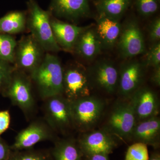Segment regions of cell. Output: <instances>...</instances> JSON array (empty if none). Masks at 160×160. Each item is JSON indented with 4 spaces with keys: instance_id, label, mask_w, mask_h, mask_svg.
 Wrapping results in <instances>:
<instances>
[{
    "instance_id": "d6986e66",
    "label": "cell",
    "mask_w": 160,
    "mask_h": 160,
    "mask_svg": "<svg viewBox=\"0 0 160 160\" xmlns=\"http://www.w3.org/2000/svg\"><path fill=\"white\" fill-rule=\"evenodd\" d=\"M122 26L120 21L98 16L94 28L103 49H112L117 45Z\"/></svg>"
},
{
    "instance_id": "f1b7e54d",
    "label": "cell",
    "mask_w": 160,
    "mask_h": 160,
    "mask_svg": "<svg viewBox=\"0 0 160 160\" xmlns=\"http://www.w3.org/2000/svg\"><path fill=\"white\" fill-rule=\"evenodd\" d=\"M10 115L8 110L0 111V136L9 128Z\"/></svg>"
},
{
    "instance_id": "3957f363",
    "label": "cell",
    "mask_w": 160,
    "mask_h": 160,
    "mask_svg": "<svg viewBox=\"0 0 160 160\" xmlns=\"http://www.w3.org/2000/svg\"><path fill=\"white\" fill-rule=\"evenodd\" d=\"M70 102L73 127L82 132L92 130L103 114L104 101L90 95Z\"/></svg>"
},
{
    "instance_id": "4fadbf2b",
    "label": "cell",
    "mask_w": 160,
    "mask_h": 160,
    "mask_svg": "<svg viewBox=\"0 0 160 160\" xmlns=\"http://www.w3.org/2000/svg\"><path fill=\"white\" fill-rule=\"evenodd\" d=\"M137 122L158 116L159 103L156 93L147 87H140L129 98Z\"/></svg>"
},
{
    "instance_id": "30bf717a",
    "label": "cell",
    "mask_w": 160,
    "mask_h": 160,
    "mask_svg": "<svg viewBox=\"0 0 160 160\" xmlns=\"http://www.w3.org/2000/svg\"><path fill=\"white\" fill-rule=\"evenodd\" d=\"M122 63L119 69L118 91L123 99H129L144 81L145 68L144 63L137 60H131Z\"/></svg>"
},
{
    "instance_id": "83f0119b",
    "label": "cell",
    "mask_w": 160,
    "mask_h": 160,
    "mask_svg": "<svg viewBox=\"0 0 160 160\" xmlns=\"http://www.w3.org/2000/svg\"><path fill=\"white\" fill-rule=\"evenodd\" d=\"M149 37L151 42L154 43L160 42V18L159 17L154 19L149 24Z\"/></svg>"
},
{
    "instance_id": "1f68e13d",
    "label": "cell",
    "mask_w": 160,
    "mask_h": 160,
    "mask_svg": "<svg viewBox=\"0 0 160 160\" xmlns=\"http://www.w3.org/2000/svg\"><path fill=\"white\" fill-rule=\"evenodd\" d=\"M151 81L155 85L160 86V66L154 68L151 77Z\"/></svg>"
},
{
    "instance_id": "d6a6232c",
    "label": "cell",
    "mask_w": 160,
    "mask_h": 160,
    "mask_svg": "<svg viewBox=\"0 0 160 160\" xmlns=\"http://www.w3.org/2000/svg\"><path fill=\"white\" fill-rule=\"evenodd\" d=\"M108 156L105 154H95L87 157V160H109Z\"/></svg>"
},
{
    "instance_id": "e0dca14e",
    "label": "cell",
    "mask_w": 160,
    "mask_h": 160,
    "mask_svg": "<svg viewBox=\"0 0 160 160\" xmlns=\"http://www.w3.org/2000/svg\"><path fill=\"white\" fill-rule=\"evenodd\" d=\"M160 137V120L156 116L137 122L130 140L156 148L159 145Z\"/></svg>"
},
{
    "instance_id": "4dcf8cb0",
    "label": "cell",
    "mask_w": 160,
    "mask_h": 160,
    "mask_svg": "<svg viewBox=\"0 0 160 160\" xmlns=\"http://www.w3.org/2000/svg\"><path fill=\"white\" fill-rule=\"evenodd\" d=\"M8 146L0 138V160H6L9 156Z\"/></svg>"
},
{
    "instance_id": "603a6c76",
    "label": "cell",
    "mask_w": 160,
    "mask_h": 160,
    "mask_svg": "<svg viewBox=\"0 0 160 160\" xmlns=\"http://www.w3.org/2000/svg\"><path fill=\"white\" fill-rule=\"evenodd\" d=\"M17 44L12 35L0 33V60L13 64Z\"/></svg>"
},
{
    "instance_id": "8fae6325",
    "label": "cell",
    "mask_w": 160,
    "mask_h": 160,
    "mask_svg": "<svg viewBox=\"0 0 160 160\" xmlns=\"http://www.w3.org/2000/svg\"><path fill=\"white\" fill-rule=\"evenodd\" d=\"M78 143L83 154L87 157L99 154L109 155L117 146L116 138L104 129L85 132Z\"/></svg>"
},
{
    "instance_id": "9a60e30c",
    "label": "cell",
    "mask_w": 160,
    "mask_h": 160,
    "mask_svg": "<svg viewBox=\"0 0 160 160\" xmlns=\"http://www.w3.org/2000/svg\"><path fill=\"white\" fill-rule=\"evenodd\" d=\"M51 26L55 40L63 50L73 52L80 35L89 26H79L66 22L52 16Z\"/></svg>"
},
{
    "instance_id": "6da1fadb",
    "label": "cell",
    "mask_w": 160,
    "mask_h": 160,
    "mask_svg": "<svg viewBox=\"0 0 160 160\" xmlns=\"http://www.w3.org/2000/svg\"><path fill=\"white\" fill-rule=\"evenodd\" d=\"M63 70L59 58L46 52L41 65L29 75L43 99L63 95Z\"/></svg>"
},
{
    "instance_id": "484cf974",
    "label": "cell",
    "mask_w": 160,
    "mask_h": 160,
    "mask_svg": "<svg viewBox=\"0 0 160 160\" xmlns=\"http://www.w3.org/2000/svg\"><path fill=\"white\" fill-rule=\"evenodd\" d=\"M10 63L0 60V90L5 89L11 79L15 69Z\"/></svg>"
},
{
    "instance_id": "4316f807",
    "label": "cell",
    "mask_w": 160,
    "mask_h": 160,
    "mask_svg": "<svg viewBox=\"0 0 160 160\" xmlns=\"http://www.w3.org/2000/svg\"><path fill=\"white\" fill-rule=\"evenodd\" d=\"M144 64L146 67L151 66L153 68L160 66V42L153 44L147 53Z\"/></svg>"
},
{
    "instance_id": "cb8c5ba5",
    "label": "cell",
    "mask_w": 160,
    "mask_h": 160,
    "mask_svg": "<svg viewBox=\"0 0 160 160\" xmlns=\"http://www.w3.org/2000/svg\"><path fill=\"white\" fill-rule=\"evenodd\" d=\"M160 0H135L138 13L143 18H148L157 12Z\"/></svg>"
},
{
    "instance_id": "8992f818",
    "label": "cell",
    "mask_w": 160,
    "mask_h": 160,
    "mask_svg": "<svg viewBox=\"0 0 160 160\" xmlns=\"http://www.w3.org/2000/svg\"><path fill=\"white\" fill-rule=\"evenodd\" d=\"M46 52L33 37L24 35L17 41L13 66L29 75L42 62Z\"/></svg>"
},
{
    "instance_id": "44dd1931",
    "label": "cell",
    "mask_w": 160,
    "mask_h": 160,
    "mask_svg": "<svg viewBox=\"0 0 160 160\" xmlns=\"http://www.w3.org/2000/svg\"><path fill=\"white\" fill-rule=\"evenodd\" d=\"M26 12H10L0 18V33L12 35L23 32L26 29Z\"/></svg>"
},
{
    "instance_id": "9c48e42d",
    "label": "cell",
    "mask_w": 160,
    "mask_h": 160,
    "mask_svg": "<svg viewBox=\"0 0 160 160\" xmlns=\"http://www.w3.org/2000/svg\"><path fill=\"white\" fill-rule=\"evenodd\" d=\"M45 100L46 122L53 131L65 132L73 127L69 100L63 95L54 96Z\"/></svg>"
},
{
    "instance_id": "7402d4cb",
    "label": "cell",
    "mask_w": 160,
    "mask_h": 160,
    "mask_svg": "<svg viewBox=\"0 0 160 160\" xmlns=\"http://www.w3.org/2000/svg\"><path fill=\"white\" fill-rule=\"evenodd\" d=\"M82 154L78 143L72 139L58 142L53 152L55 160H82Z\"/></svg>"
},
{
    "instance_id": "5bb4252c",
    "label": "cell",
    "mask_w": 160,
    "mask_h": 160,
    "mask_svg": "<svg viewBox=\"0 0 160 160\" xmlns=\"http://www.w3.org/2000/svg\"><path fill=\"white\" fill-rule=\"evenodd\" d=\"M48 10L52 16L72 22L91 14L89 0H51Z\"/></svg>"
},
{
    "instance_id": "7a4b0ae2",
    "label": "cell",
    "mask_w": 160,
    "mask_h": 160,
    "mask_svg": "<svg viewBox=\"0 0 160 160\" xmlns=\"http://www.w3.org/2000/svg\"><path fill=\"white\" fill-rule=\"evenodd\" d=\"M27 6L26 29L30 34L46 52L61 51L52 33L50 12L42 9L35 0H28Z\"/></svg>"
},
{
    "instance_id": "ffe728a7",
    "label": "cell",
    "mask_w": 160,
    "mask_h": 160,
    "mask_svg": "<svg viewBox=\"0 0 160 160\" xmlns=\"http://www.w3.org/2000/svg\"><path fill=\"white\" fill-rule=\"evenodd\" d=\"M133 0H95L98 15L120 21Z\"/></svg>"
},
{
    "instance_id": "5b68a950",
    "label": "cell",
    "mask_w": 160,
    "mask_h": 160,
    "mask_svg": "<svg viewBox=\"0 0 160 160\" xmlns=\"http://www.w3.org/2000/svg\"><path fill=\"white\" fill-rule=\"evenodd\" d=\"M137 122L134 112L129 100L123 99L113 106L104 129L115 138L122 140L130 139Z\"/></svg>"
},
{
    "instance_id": "52a82bcc",
    "label": "cell",
    "mask_w": 160,
    "mask_h": 160,
    "mask_svg": "<svg viewBox=\"0 0 160 160\" xmlns=\"http://www.w3.org/2000/svg\"><path fill=\"white\" fill-rule=\"evenodd\" d=\"M116 45L120 57L124 59H130L146 52L145 39L136 18H129L122 25Z\"/></svg>"
},
{
    "instance_id": "277c9868",
    "label": "cell",
    "mask_w": 160,
    "mask_h": 160,
    "mask_svg": "<svg viewBox=\"0 0 160 160\" xmlns=\"http://www.w3.org/2000/svg\"><path fill=\"white\" fill-rule=\"evenodd\" d=\"M93 88L88 69L81 63H71L64 68L63 95L69 102L91 95Z\"/></svg>"
},
{
    "instance_id": "ba28073f",
    "label": "cell",
    "mask_w": 160,
    "mask_h": 160,
    "mask_svg": "<svg viewBox=\"0 0 160 160\" xmlns=\"http://www.w3.org/2000/svg\"><path fill=\"white\" fill-rule=\"evenodd\" d=\"M6 96L15 106L24 112L33 109L35 101L32 91V82L30 76L15 69L11 79L5 88Z\"/></svg>"
},
{
    "instance_id": "f546056e",
    "label": "cell",
    "mask_w": 160,
    "mask_h": 160,
    "mask_svg": "<svg viewBox=\"0 0 160 160\" xmlns=\"http://www.w3.org/2000/svg\"><path fill=\"white\" fill-rule=\"evenodd\" d=\"M11 160H46L42 156L34 153H27L16 157Z\"/></svg>"
},
{
    "instance_id": "ac0fdd59",
    "label": "cell",
    "mask_w": 160,
    "mask_h": 160,
    "mask_svg": "<svg viewBox=\"0 0 160 160\" xmlns=\"http://www.w3.org/2000/svg\"><path fill=\"white\" fill-rule=\"evenodd\" d=\"M102 49L94 26L91 25L80 35L73 53L83 59L91 61L100 54Z\"/></svg>"
},
{
    "instance_id": "7c38bea8",
    "label": "cell",
    "mask_w": 160,
    "mask_h": 160,
    "mask_svg": "<svg viewBox=\"0 0 160 160\" xmlns=\"http://www.w3.org/2000/svg\"><path fill=\"white\" fill-rule=\"evenodd\" d=\"M87 69L93 87L108 94H113L118 90L119 69L112 61L99 60Z\"/></svg>"
},
{
    "instance_id": "d4e9b609",
    "label": "cell",
    "mask_w": 160,
    "mask_h": 160,
    "mask_svg": "<svg viewBox=\"0 0 160 160\" xmlns=\"http://www.w3.org/2000/svg\"><path fill=\"white\" fill-rule=\"evenodd\" d=\"M147 145L142 142H135L127 149L125 160H149Z\"/></svg>"
},
{
    "instance_id": "836d02e7",
    "label": "cell",
    "mask_w": 160,
    "mask_h": 160,
    "mask_svg": "<svg viewBox=\"0 0 160 160\" xmlns=\"http://www.w3.org/2000/svg\"><path fill=\"white\" fill-rule=\"evenodd\" d=\"M149 160H160V155L158 152H155L149 158Z\"/></svg>"
},
{
    "instance_id": "2e32d148",
    "label": "cell",
    "mask_w": 160,
    "mask_h": 160,
    "mask_svg": "<svg viewBox=\"0 0 160 160\" xmlns=\"http://www.w3.org/2000/svg\"><path fill=\"white\" fill-rule=\"evenodd\" d=\"M52 131L48 125L43 122H33L18 133L12 148L15 149L30 148L37 143L52 138Z\"/></svg>"
}]
</instances>
